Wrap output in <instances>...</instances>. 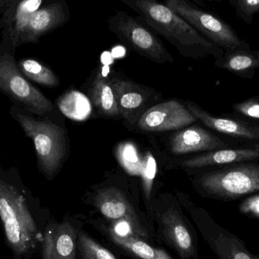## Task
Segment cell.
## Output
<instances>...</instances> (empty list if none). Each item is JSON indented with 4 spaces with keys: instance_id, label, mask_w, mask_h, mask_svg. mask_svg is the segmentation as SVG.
I'll return each instance as SVG.
<instances>
[{
    "instance_id": "d4e9b609",
    "label": "cell",
    "mask_w": 259,
    "mask_h": 259,
    "mask_svg": "<svg viewBox=\"0 0 259 259\" xmlns=\"http://www.w3.org/2000/svg\"><path fill=\"white\" fill-rule=\"evenodd\" d=\"M238 18L246 24H252L259 14V0H229Z\"/></svg>"
},
{
    "instance_id": "484cf974",
    "label": "cell",
    "mask_w": 259,
    "mask_h": 259,
    "mask_svg": "<svg viewBox=\"0 0 259 259\" xmlns=\"http://www.w3.org/2000/svg\"><path fill=\"white\" fill-rule=\"evenodd\" d=\"M232 109L237 116L259 121V97L236 103L233 105Z\"/></svg>"
},
{
    "instance_id": "8fae6325",
    "label": "cell",
    "mask_w": 259,
    "mask_h": 259,
    "mask_svg": "<svg viewBox=\"0 0 259 259\" xmlns=\"http://www.w3.org/2000/svg\"><path fill=\"white\" fill-rule=\"evenodd\" d=\"M83 223L71 218L59 222L50 217L44 231L40 259H78L77 237Z\"/></svg>"
},
{
    "instance_id": "8992f818",
    "label": "cell",
    "mask_w": 259,
    "mask_h": 259,
    "mask_svg": "<svg viewBox=\"0 0 259 259\" xmlns=\"http://www.w3.org/2000/svg\"><path fill=\"white\" fill-rule=\"evenodd\" d=\"M107 22L110 31L131 50L158 63H173V56L158 34L138 16H133L124 11H116Z\"/></svg>"
},
{
    "instance_id": "6da1fadb",
    "label": "cell",
    "mask_w": 259,
    "mask_h": 259,
    "mask_svg": "<svg viewBox=\"0 0 259 259\" xmlns=\"http://www.w3.org/2000/svg\"><path fill=\"white\" fill-rule=\"evenodd\" d=\"M50 217L28 189L0 178V225L13 259L39 255Z\"/></svg>"
},
{
    "instance_id": "d6986e66",
    "label": "cell",
    "mask_w": 259,
    "mask_h": 259,
    "mask_svg": "<svg viewBox=\"0 0 259 259\" xmlns=\"http://www.w3.org/2000/svg\"><path fill=\"white\" fill-rule=\"evenodd\" d=\"M92 100L103 115L109 117L121 115L112 83L100 71L93 83Z\"/></svg>"
},
{
    "instance_id": "7a4b0ae2",
    "label": "cell",
    "mask_w": 259,
    "mask_h": 259,
    "mask_svg": "<svg viewBox=\"0 0 259 259\" xmlns=\"http://www.w3.org/2000/svg\"><path fill=\"white\" fill-rule=\"evenodd\" d=\"M138 15L157 34L176 47L182 56L217 59L225 50L208 40L190 23L158 0H119Z\"/></svg>"
},
{
    "instance_id": "f546056e",
    "label": "cell",
    "mask_w": 259,
    "mask_h": 259,
    "mask_svg": "<svg viewBox=\"0 0 259 259\" xmlns=\"http://www.w3.org/2000/svg\"><path fill=\"white\" fill-rule=\"evenodd\" d=\"M124 53H125V50L123 47H117L114 49L112 56H115V57H121L124 56Z\"/></svg>"
},
{
    "instance_id": "f1b7e54d",
    "label": "cell",
    "mask_w": 259,
    "mask_h": 259,
    "mask_svg": "<svg viewBox=\"0 0 259 259\" xmlns=\"http://www.w3.org/2000/svg\"><path fill=\"white\" fill-rule=\"evenodd\" d=\"M232 259H254L250 254L248 252H243V251H237L233 255Z\"/></svg>"
},
{
    "instance_id": "4fadbf2b",
    "label": "cell",
    "mask_w": 259,
    "mask_h": 259,
    "mask_svg": "<svg viewBox=\"0 0 259 259\" xmlns=\"http://www.w3.org/2000/svg\"><path fill=\"white\" fill-rule=\"evenodd\" d=\"M247 143L224 139L199 126H193L174 134L170 140V150L175 155L209 152L224 148L241 146Z\"/></svg>"
},
{
    "instance_id": "ac0fdd59",
    "label": "cell",
    "mask_w": 259,
    "mask_h": 259,
    "mask_svg": "<svg viewBox=\"0 0 259 259\" xmlns=\"http://www.w3.org/2000/svg\"><path fill=\"white\" fill-rule=\"evenodd\" d=\"M215 66L239 77L252 79L259 64L255 51L237 50L225 52L223 56L216 59Z\"/></svg>"
},
{
    "instance_id": "277c9868",
    "label": "cell",
    "mask_w": 259,
    "mask_h": 259,
    "mask_svg": "<svg viewBox=\"0 0 259 259\" xmlns=\"http://www.w3.org/2000/svg\"><path fill=\"white\" fill-rule=\"evenodd\" d=\"M198 188L207 197L234 200L259 192V164L242 163L204 173Z\"/></svg>"
},
{
    "instance_id": "1f68e13d",
    "label": "cell",
    "mask_w": 259,
    "mask_h": 259,
    "mask_svg": "<svg viewBox=\"0 0 259 259\" xmlns=\"http://www.w3.org/2000/svg\"><path fill=\"white\" fill-rule=\"evenodd\" d=\"M255 54H256L257 59H258V62L259 64V50H255Z\"/></svg>"
},
{
    "instance_id": "2e32d148",
    "label": "cell",
    "mask_w": 259,
    "mask_h": 259,
    "mask_svg": "<svg viewBox=\"0 0 259 259\" xmlns=\"http://www.w3.org/2000/svg\"><path fill=\"white\" fill-rule=\"evenodd\" d=\"M187 107L197 120L203 123L208 128L243 143H259L258 124L248 122L241 118H231V116H213L191 102H187Z\"/></svg>"
},
{
    "instance_id": "9c48e42d",
    "label": "cell",
    "mask_w": 259,
    "mask_h": 259,
    "mask_svg": "<svg viewBox=\"0 0 259 259\" xmlns=\"http://www.w3.org/2000/svg\"><path fill=\"white\" fill-rule=\"evenodd\" d=\"M0 91L15 105L38 116L53 110V103L31 84L9 54L0 56Z\"/></svg>"
},
{
    "instance_id": "d6a6232c",
    "label": "cell",
    "mask_w": 259,
    "mask_h": 259,
    "mask_svg": "<svg viewBox=\"0 0 259 259\" xmlns=\"http://www.w3.org/2000/svg\"><path fill=\"white\" fill-rule=\"evenodd\" d=\"M164 1H165V0H164Z\"/></svg>"
},
{
    "instance_id": "e0dca14e",
    "label": "cell",
    "mask_w": 259,
    "mask_h": 259,
    "mask_svg": "<svg viewBox=\"0 0 259 259\" xmlns=\"http://www.w3.org/2000/svg\"><path fill=\"white\" fill-rule=\"evenodd\" d=\"M44 0H11L3 17L5 32L14 47H18L20 36L34 12L40 9Z\"/></svg>"
},
{
    "instance_id": "cb8c5ba5",
    "label": "cell",
    "mask_w": 259,
    "mask_h": 259,
    "mask_svg": "<svg viewBox=\"0 0 259 259\" xmlns=\"http://www.w3.org/2000/svg\"><path fill=\"white\" fill-rule=\"evenodd\" d=\"M156 173V162L150 152H147L141 162L140 174L143 182V192L148 202H150L154 178Z\"/></svg>"
},
{
    "instance_id": "4316f807",
    "label": "cell",
    "mask_w": 259,
    "mask_h": 259,
    "mask_svg": "<svg viewBox=\"0 0 259 259\" xmlns=\"http://www.w3.org/2000/svg\"><path fill=\"white\" fill-rule=\"evenodd\" d=\"M119 158L121 164L128 170L129 173H140L141 164H139L137 150L132 145H123V147L120 149Z\"/></svg>"
},
{
    "instance_id": "5bb4252c",
    "label": "cell",
    "mask_w": 259,
    "mask_h": 259,
    "mask_svg": "<svg viewBox=\"0 0 259 259\" xmlns=\"http://www.w3.org/2000/svg\"><path fill=\"white\" fill-rule=\"evenodd\" d=\"M69 16L68 4L64 0H56L40 8L27 21L20 36L18 46L37 42L41 36L64 25Z\"/></svg>"
},
{
    "instance_id": "83f0119b",
    "label": "cell",
    "mask_w": 259,
    "mask_h": 259,
    "mask_svg": "<svg viewBox=\"0 0 259 259\" xmlns=\"http://www.w3.org/2000/svg\"><path fill=\"white\" fill-rule=\"evenodd\" d=\"M242 214L250 217L259 218V194L252 195L245 199L240 205Z\"/></svg>"
},
{
    "instance_id": "30bf717a",
    "label": "cell",
    "mask_w": 259,
    "mask_h": 259,
    "mask_svg": "<svg viewBox=\"0 0 259 259\" xmlns=\"http://www.w3.org/2000/svg\"><path fill=\"white\" fill-rule=\"evenodd\" d=\"M113 250L133 259H174L162 248L143 240L129 231L123 232L114 224L105 219L90 220Z\"/></svg>"
},
{
    "instance_id": "44dd1931",
    "label": "cell",
    "mask_w": 259,
    "mask_h": 259,
    "mask_svg": "<svg viewBox=\"0 0 259 259\" xmlns=\"http://www.w3.org/2000/svg\"><path fill=\"white\" fill-rule=\"evenodd\" d=\"M21 72L28 80L47 88H53L59 84V79L42 62L33 59H22L18 62Z\"/></svg>"
},
{
    "instance_id": "603a6c76",
    "label": "cell",
    "mask_w": 259,
    "mask_h": 259,
    "mask_svg": "<svg viewBox=\"0 0 259 259\" xmlns=\"http://www.w3.org/2000/svg\"><path fill=\"white\" fill-rule=\"evenodd\" d=\"M78 259H118L115 254L99 243L83 229L77 237Z\"/></svg>"
},
{
    "instance_id": "5b68a950",
    "label": "cell",
    "mask_w": 259,
    "mask_h": 259,
    "mask_svg": "<svg viewBox=\"0 0 259 259\" xmlns=\"http://www.w3.org/2000/svg\"><path fill=\"white\" fill-rule=\"evenodd\" d=\"M94 207L103 219L117 226L125 227L129 232L155 244V230L149 219L143 217L123 192L115 187H107L97 192Z\"/></svg>"
},
{
    "instance_id": "4dcf8cb0",
    "label": "cell",
    "mask_w": 259,
    "mask_h": 259,
    "mask_svg": "<svg viewBox=\"0 0 259 259\" xmlns=\"http://www.w3.org/2000/svg\"><path fill=\"white\" fill-rule=\"evenodd\" d=\"M206 2H209V3H220L222 0H205Z\"/></svg>"
},
{
    "instance_id": "7402d4cb",
    "label": "cell",
    "mask_w": 259,
    "mask_h": 259,
    "mask_svg": "<svg viewBox=\"0 0 259 259\" xmlns=\"http://www.w3.org/2000/svg\"><path fill=\"white\" fill-rule=\"evenodd\" d=\"M59 107L62 113L71 119L83 121L91 113V105L84 95L72 91L59 99Z\"/></svg>"
},
{
    "instance_id": "7c38bea8",
    "label": "cell",
    "mask_w": 259,
    "mask_h": 259,
    "mask_svg": "<svg viewBox=\"0 0 259 259\" xmlns=\"http://www.w3.org/2000/svg\"><path fill=\"white\" fill-rule=\"evenodd\" d=\"M196 121L187 107L177 100H170L146 111L139 119L137 127L149 132H162L183 128Z\"/></svg>"
},
{
    "instance_id": "ffe728a7",
    "label": "cell",
    "mask_w": 259,
    "mask_h": 259,
    "mask_svg": "<svg viewBox=\"0 0 259 259\" xmlns=\"http://www.w3.org/2000/svg\"><path fill=\"white\" fill-rule=\"evenodd\" d=\"M121 115L128 118L131 112L141 107L146 101L145 96L135 85L125 80L111 81Z\"/></svg>"
},
{
    "instance_id": "52a82bcc",
    "label": "cell",
    "mask_w": 259,
    "mask_h": 259,
    "mask_svg": "<svg viewBox=\"0 0 259 259\" xmlns=\"http://www.w3.org/2000/svg\"><path fill=\"white\" fill-rule=\"evenodd\" d=\"M164 4L225 52L251 50L249 42L241 39L231 24L192 4L190 0H165Z\"/></svg>"
},
{
    "instance_id": "ba28073f",
    "label": "cell",
    "mask_w": 259,
    "mask_h": 259,
    "mask_svg": "<svg viewBox=\"0 0 259 259\" xmlns=\"http://www.w3.org/2000/svg\"><path fill=\"white\" fill-rule=\"evenodd\" d=\"M156 223L155 238L173 249L181 259H197L196 231L181 211L174 205L157 208L150 219Z\"/></svg>"
},
{
    "instance_id": "9a60e30c",
    "label": "cell",
    "mask_w": 259,
    "mask_h": 259,
    "mask_svg": "<svg viewBox=\"0 0 259 259\" xmlns=\"http://www.w3.org/2000/svg\"><path fill=\"white\" fill-rule=\"evenodd\" d=\"M259 162V143L224 148L188 158L182 165L189 168L223 167L242 163Z\"/></svg>"
},
{
    "instance_id": "3957f363",
    "label": "cell",
    "mask_w": 259,
    "mask_h": 259,
    "mask_svg": "<svg viewBox=\"0 0 259 259\" xmlns=\"http://www.w3.org/2000/svg\"><path fill=\"white\" fill-rule=\"evenodd\" d=\"M11 115L21 126L25 135L33 141L41 173L47 179L51 180L58 173L65 159V131L50 120L35 119L16 105L12 106Z\"/></svg>"
}]
</instances>
